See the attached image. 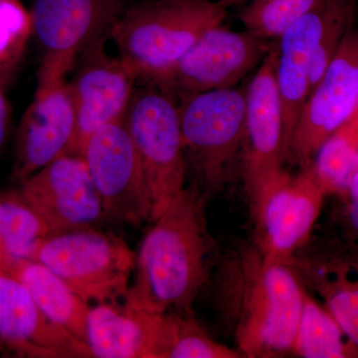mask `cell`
<instances>
[{"label": "cell", "mask_w": 358, "mask_h": 358, "mask_svg": "<svg viewBox=\"0 0 358 358\" xmlns=\"http://www.w3.org/2000/svg\"><path fill=\"white\" fill-rule=\"evenodd\" d=\"M216 267V303L244 357L292 353L307 294L294 268L267 260L254 243L230 250Z\"/></svg>", "instance_id": "obj_1"}, {"label": "cell", "mask_w": 358, "mask_h": 358, "mask_svg": "<svg viewBox=\"0 0 358 358\" xmlns=\"http://www.w3.org/2000/svg\"><path fill=\"white\" fill-rule=\"evenodd\" d=\"M207 197L193 183L155 219L136 253L129 307L192 315L193 303L216 264V242L205 215Z\"/></svg>", "instance_id": "obj_2"}, {"label": "cell", "mask_w": 358, "mask_h": 358, "mask_svg": "<svg viewBox=\"0 0 358 358\" xmlns=\"http://www.w3.org/2000/svg\"><path fill=\"white\" fill-rule=\"evenodd\" d=\"M221 0H150L129 6L110 32L120 57L154 84L204 33L222 24Z\"/></svg>", "instance_id": "obj_3"}, {"label": "cell", "mask_w": 358, "mask_h": 358, "mask_svg": "<svg viewBox=\"0 0 358 358\" xmlns=\"http://www.w3.org/2000/svg\"><path fill=\"white\" fill-rule=\"evenodd\" d=\"M186 160L205 196L229 182L241 166L246 131V91L233 88L186 96L178 107Z\"/></svg>", "instance_id": "obj_4"}, {"label": "cell", "mask_w": 358, "mask_h": 358, "mask_svg": "<svg viewBox=\"0 0 358 358\" xmlns=\"http://www.w3.org/2000/svg\"><path fill=\"white\" fill-rule=\"evenodd\" d=\"M31 260L43 264L87 303H119L126 299L136 253L115 234L81 228L51 233Z\"/></svg>", "instance_id": "obj_5"}, {"label": "cell", "mask_w": 358, "mask_h": 358, "mask_svg": "<svg viewBox=\"0 0 358 358\" xmlns=\"http://www.w3.org/2000/svg\"><path fill=\"white\" fill-rule=\"evenodd\" d=\"M124 122L140 157L154 222L185 187L178 107L162 90L136 91Z\"/></svg>", "instance_id": "obj_6"}, {"label": "cell", "mask_w": 358, "mask_h": 358, "mask_svg": "<svg viewBox=\"0 0 358 358\" xmlns=\"http://www.w3.org/2000/svg\"><path fill=\"white\" fill-rule=\"evenodd\" d=\"M128 0H35L33 32L42 49L36 89L65 83L79 56L110 32Z\"/></svg>", "instance_id": "obj_7"}, {"label": "cell", "mask_w": 358, "mask_h": 358, "mask_svg": "<svg viewBox=\"0 0 358 358\" xmlns=\"http://www.w3.org/2000/svg\"><path fill=\"white\" fill-rule=\"evenodd\" d=\"M313 162L280 179L249 202L254 241L267 260L289 262L308 244L326 196Z\"/></svg>", "instance_id": "obj_8"}, {"label": "cell", "mask_w": 358, "mask_h": 358, "mask_svg": "<svg viewBox=\"0 0 358 358\" xmlns=\"http://www.w3.org/2000/svg\"><path fill=\"white\" fill-rule=\"evenodd\" d=\"M105 217L140 225L152 222V204L140 157L124 120L106 124L82 150Z\"/></svg>", "instance_id": "obj_9"}, {"label": "cell", "mask_w": 358, "mask_h": 358, "mask_svg": "<svg viewBox=\"0 0 358 358\" xmlns=\"http://www.w3.org/2000/svg\"><path fill=\"white\" fill-rule=\"evenodd\" d=\"M272 49L267 40L246 30L215 26L154 84L171 95L185 96L233 88Z\"/></svg>", "instance_id": "obj_10"}, {"label": "cell", "mask_w": 358, "mask_h": 358, "mask_svg": "<svg viewBox=\"0 0 358 358\" xmlns=\"http://www.w3.org/2000/svg\"><path fill=\"white\" fill-rule=\"evenodd\" d=\"M358 99V32L350 30L308 95L294 127L288 159L312 164L317 150L350 121Z\"/></svg>", "instance_id": "obj_11"}, {"label": "cell", "mask_w": 358, "mask_h": 358, "mask_svg": "<svg viewBox=\"0 0 358 358\" xmlns=\"http://www.w3.org/2000/svg\"><path fill=\"white\" fill-rule=\"evenodd\" d=\"M108 39L90 45L75 65L76 74L69 85L76 107L77 128L68 154L81 155L96 131L122 121L136 92L138 76L120 56L112 57L107 53Z\"/></svg>", "instance_id": "obj_12"}, {"label": "cell", "mask_w": 358, "mask_h": 358, "mask_svg": "<svg viewBox=\"0 0 358 358\" xmlns=\"http://www.w3.org/2000/svg\"><path fill=\"white\" fill-rule=\"evenodd\" d=\"M277 60L278 49L273 48L246 90L241 171L249 202L285 173L282 103L275 80Z\"/></svg>", "instance_id": "obj_13"}, {"label": "cell", "mask_w": 358, "mask_h": 358, "mask_svg": "<svg viewBox=\"0 0 358 358\" xmlns=\"http://www.w3.org/2000/svg\"><path fill=\"white\" fill-rule=\"evenodd\" d=\"M20 192L51 233L95 227L106 219L81 155H61L21 183Z\"/></svg>", "instance_id": "obj_14"}, {"label": "cell", "mask_w": 358, "mask_h": 358, "mask_svg": "<svg viewBox=\"0 0 358 358\" xmlns=\"http://www.w3.org/2000/svg\"><path fill=\"white\" fill-rule=\"evenodd\" d=\"M76 128V107L69 83L36 89L18 127L14 179L24 182L39 169L68 154Z\"/></svg>", "instance_id": "obj_15"}, {"label": "cell", "mask_w": 358, "mask_h": 358, "mask_svg": "<svg viewBox=\"0 0 358 358\" xmlns=\"http://www.w3.org/2000/svg\"><path fill=\"white\" fill-rule=\"evenodd\" d=\"M0 338L31 357H93L89 345L52 322L24 284L0 267Z\"/></svg>", "instance_id": "obj_16"}, {"label": "cell", "mask_w": 358, "mask_h": 358, "mask_svg": "<svg viewBox=\"0 0 358 358\" xmlns=\"http://www.w3.org/2000/svg\"><path fill=\"white\" fill-rule=\"evenodd\" d=\"M327 13L329 0H322L279 39L275 80L282 103L284 162L288 159L294 127L310 93L313 54L319 43Z\"/></svg>", "instance_id": "obj_17"}, {"label": "cell", "mask_w": 358, "mask_h": 358, "mask_svg": "<svg viewBox=\"0 0 358 358\" xmlns=\"http://www.w3.org/2000/svg\"><path fill=\"white\" fill-rule=\"evenodd\" d=\"M154 315L126 303L90 308L87 343L93 357L152 358Z\"/></svg>", "instance_id": "obj_18"}, {"label": "cell", "mask_w": 358, "mask_h": 358, "mask_svg": "<svg viewBox=\"0 0 358 358\" xmlns=\"http://www.w3.org/2000/svg\"><path fill=\"white\" fill-rule=\"evenodd\" d=\"M0 267L24 284L42 312L52 322L87 343L89 303L60 277L43 264L31 259H3L0 260Z\"/></svg>", "instance_id": "obj_19"}, {"label": "cell", "mask_w": 358, "mask_h": 358, "mask_svg": "<svg viewBox=\"0 0 358 358\" xmlns=\"http://www.w3.org/2000/svg\"><path fill=\"white\" fill-rule=\"evenodd\" d=\"M238 357L244 355L214 341L192 315L155 313L152 358Z\"/></svg>", "instance_id": "obj_20"}, {"label": "cell", "mask_w": 358, "mask_h": 358, "mask_svg": "<svg viewBox=\"0 0 358 358\" xmlns=\"http://www.w3.org/2000/svg\"><path fill=\"white\" fill-rule=\"evenodd\" d=\"M50 234L43 219L20 192L0 193V260L31 259L38 245Z\"/></svg>", "instance_id": "obj_21"}, {"label": "cell", "mask_w": 358, "mask_h": 358, "mask_svg": "<svg viewBox=\"0 0 358 358\" xmlns=\"http://www.w3.org/2000/svg\"><path fill=\"white\" fill-rule=\"evenodd\" d=\"M345 338L331 313L306 294L292 355L303 358L352 357L357 350L348 345Z\"/></svg>", "instance_id": "obj_22"}, {"label": "cell", "mask_w": 358, "mask_h": 358, "mask_svg": "<svg viewBox=\"0 0 358 358\" xmlns=\"http://www.w3.org/2000/svg\"><path fill=\"white\" fill-rule=\"evenodd\" d=\"M315 155L313 171L326 194L345 192L358 169V134L345 124Z\"/></svg>", "instance_id": "obj_23"}, {"label": "cell", "mask_w": 358, "mask_h": 358, "mask_svg": "<svg viewBox=\"0 0 358 358\" xmlns=\"http://www.w3.org/2000/svg\"><path fill=\"white\" fill-rule=\"evenodd\" d=\"M322 0H247L239 20L245 30L263 40L280 39L294 22Z\"/></svg>", "instance_id": "obj_24"}, {"label": "cell", "mask_w": 358, "mask_h": 358, "mask_svg": "<svg viewBox=\"0 0 358 358\" xmlns=\"http://www.w3.org/2000/svg\"><path fill=\"white\" fill-rule=\"evenodd\" d=\"M32 34L31 11L18 0H0V76L13 79Z\"/></svg>", "instance_id": "obj_25"}, {"label": "cell", "mask_w": 358, "mask_h": 358, "mask_svg": "<svg viewBox=\"0 0 358 358\" xmlns=\"http://www.w3.org/2000/svg\"><path fill=\"white\" fill-rule=\"evenodd\" d=\"M357 8V0H329V13L310 64V92L324 76L346 34L352 29Z\"/></svg>", "instance_id": "obj_26"}, {"label": "cell", "mask_w": 358, "mask_h": 358, "mask_svg": "<svg viewBox=\"0 0 358 358\" xmlns=\"http://www.w3.org/2000/svg\"><path fill=\"white\" fill-rule=\"evenodd\" d=\"M301 282L310 285L326 299L327 310L357 352L358 282H348L341 275L334 281L326 278H308Z\"/></svg>", "instance_id": "obj_27"}, {"label": "cell", "mask_w": 358, "mask_h": 358, "mask_svg": "<svg viewBox=\"0 0 358 358\" xmlns=\"http://www.w3.org/2000/svg\"><path fill=\"white\" fill-rule=\"evenodd\" d=\"M343 193L348 195L346 219L348 227L358 239V169L350 179L348 189Z\"/></svg>", "instance_id": "obj_28"}, {"label": "cell", "mask_w": 358, "mask_h": 358, "mask_svg": "<svg viewBox=\"0 0 358 358\" xmlns=\"http://www.w3.org/2000/svg\"><path fill=\"white\" fill-rule=\"evenodd\" d=\"M10 81L9 78L0 76V150L6 143L10 120V107L7 96V88Z\"/></svg>", "instance_id": "obj_29"}, {"label": "cell", "mask_w": 358, "mask_h": 358, "mask_svg": "<svg viewBox=\"0 0 358 358\" xmlns=\"http://www.w3.org/2000/svg\"><path fill=\"white\" fill-rule=\"evenodd\" d=\"M224 1L226 2V3H227V6H238V4H243L245 3V2L247 1V0H224Z\"/></svg>", "instance_id": "obj_30"}, {"label": "cell", "mask_w": 358, "mask_h": 358, "mask_svg": "<svg viewBox=\"0 0 358 358\" xmlns=\"http://www.w3.org/2000/svg\"><path fill=\"white\" fill-rule=\"evenodd\" d=\"M350 121L357 122V124H358V99H357V108H355V113H353L352 117H350Z\"/></svg>", "instance_id": "obj_31"}]
</instances>
